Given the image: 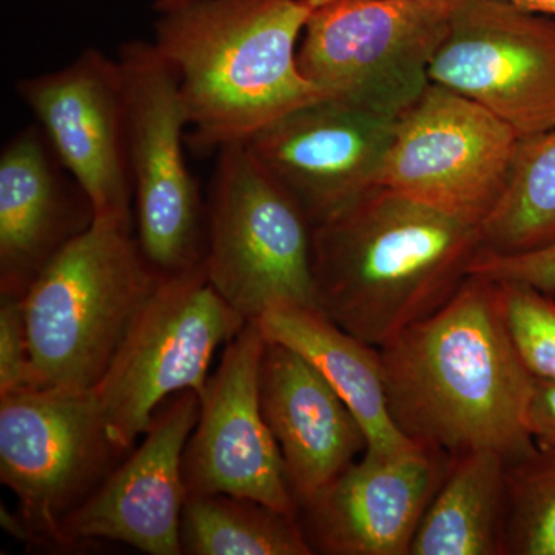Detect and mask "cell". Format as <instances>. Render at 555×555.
Wrapping results in <instances>:
<instances>
[{
    "mask_svg": "<svg viewBox=\"0 0 555 555\" xmlns=\"http://www.w3.org/2000/svg\"><path fill=\"white\" fill-rule=\"evenodd\" d=\"M379 352L387 406L409 440L451 456L488 449L507 465L535 451L526 422L534 375L511 337L499 281L467 276Z\"/></svg>",
    "mask_w": 555,
    "mask_h": 555,
    "instance_id": "cell-1",
    "label": "cell"
},
{
    "mask_svg": "<svg viewBox=\"0 0 555 555\" xmlns=\"http://www.w3.org/2000/svg\"><path fill=\"white\" fill-rule=\"evenodd\" d=\"M480 251L478 225L375 185L313 225L318 305L382 347L443 308Z\"/></svg>",
    "mask_w": 555,
    "mask_h": 555,
    "instance_id": "cell-2",
    "label": "cell"
},
{
    "mask_svg": "<svg viewBox=\"0 0 555 555\" xmlns=\"http://www.w3.org/2000/svg\"><path fill=\"white\" fill-rule=\"evenodd\" d=\"M155 11L153 46L177 73L198 155L327 98L298 67L306 0H155Z\"/></svg>",
    "mask_w": 555,
    "mask_h": 555,
    "instance_id": "cell-3",
    "label": "cell"
},
{
    "mask_svg": "<svg viewBox=\"0 0 555 555\" xmlns=\"http://www.w3.org/2000/svg\"><path fill=\"white\" fill-rule=\"evenodd\" d=\"M160 280L130 229L93 222L62 248L22 297L36 385L93 389Z\"/></svg>",
    "mask_w": 555,
    "mask_h": 555,
    "instance_id": "cell-4",
    "label": "cell"
},
{
    "mask_svg": "<svg viewBox=\"0 0 555 555\" xmlns=\"http://www.w3.org/2000/svg\"><path fill=\"white\" fill-rule=\"evenodd\" d=\"M206 210L204 268L233 309L247 320L281 308L321 310L312 270V222L246 142L219 150Z\"/></svg>",
    "mask_w": 555,
    "mask_h": 555,
    "instance_id": "cell-5",
    "label": "cell"
},
{
    "mask_svg": "<svg viewBox=\"0 0 555 555\" xmlns=\"http://www.w3.org/2000/svg\"><path fill=\"white\" fill-rule=\"evenodd\" d=\"M247 321L215 291L204 266L163 276L93 387L113 444L122 452L133 448L170 397L184 390L201 397L218 347Z\"/></svg>",
    "mask_w": 555,
    "mask_h": 555,
    "instance_id": "cell-6",
    "label": "cell"
},
{
    "mask_svg": "<svg viewBox=\"0 0 555 555\" xmlns=\"http://www.w3.org/2000/svg\"><path fill=\"white\" fill-rule=\"evenodd\" d=\"M129 160L139 246L160 276L206 261L207 210L184 153L188 109L173 67L153 42L122 43Z\"/></svg>",
    "mask_w": 555,
    "mask_h": 555,
    "instance_id": "cell-7",
    "label": "cell"
},
{
    "mask_svg": "<svg viewBox=\"0 0 555 555\" xmlns=\"http://www.w3.org/2000/svg\"><path fill=\"white\" fill-rule=\"evenodd\" d=\"M448 28L414 0H332L310 11L298 67L327 98L398 119L429 86Z\"/></svg>",
    "mask_w": 555,
    "mask_h": 555,
    "instance_id": "cell-8",
    "label": "cell"
},
{
    "mask_svg": "<svg viewBox=\"0 0 555 555\" xmlns=\"http://www.w3.org/2000/svg\"><path fill=\"white\" fill-rule=\"evenodd\" d=\"M126 454L109 440L93 389L30 387L0 397V480L28 540L61 546V525Z\"/></svg>",
    "mask_w": 555,
    "mask_h": 555,
    "instance_id": "cell-9",
    "label": "cell"
},
{
    "mask_svg": "<svg viewBox=\"0 0 555 555\" xmlns=\"http://www.w3.org/2000/svg\"><path fill=\"white\" fill-rule=\"evenodd\" d=\"M520 142L494 113L430 82L397 119L378 185L481 229L505 195Z\"/></svg>",
    "mask_w": 555,
    "mask_h": 555,
    "instance_id": "cell-10",
    "label": "cell"
},
{
    "mask_svg": "<svg viewBox=\"0 0 555 555\" xmlns=\"http://www.w3.org/2000/svg\"><path fill=\"white\" fill-rule=\"evenodd\" d=\"M430 82L531 138L555 129V21L506 0H466L449 17Z\"/></svg>",
    "mask_w": 555,
    "mask_h": 555,
    "instance_id": "cell-11",
    "label": "cell"
},
{
    "mask_svg": "<svg viewBox=\"0 0 555 555\" xmlns=\"http://www.w3.org/2000/svg\"><path fill=\"white\" fill-rule=\"evenodd\" d=\"M16 93L89 196L94 222L133 230L129 115L119 62L87 49L56 72L21 79Z\"/></svg>",
    "mask_w": 555,
    "mask_h": 555,
    "instance_id": "cell-12",
    "label": "cell"
},
{
    "mask_svg": "<svg viewBox=\"0 0 555 555\" xmlns=\"http://www.w3.org/2000/svg\"><path fill=\"white\" fill-rule=\"evenodd\" d=\"M268 339L248 320L225 345L201 393L198 422L182 455L188 495L246 496L298 516L283 456L259 403V367Z\"/></svg>",
    "mask_w": 555,
    "mask_h": 555,
    "instance_id": "cell-13",
    "label": "cell"
},
{
    "mask_svg": "<svg viewBox=\"0 0 555 555\" xmlns=\"http://www.w3.org/2000/svg\"><path fill=\"white\" fill-rule=\"evenodd\" d=\"M199 409L195 390L164 401L141 447L62 521L61 546L102 539L150 555H181V517L188 500L182 455Z\"/></svg>",
    "mask_w": 555,
    "mask_h": 555,
    "instance_id": "cell-14",
    "label": "cell"
},
{
    "mask_svg": "<svg viewBox=\"0 0 555 555\" xmlns=\"http://www.w3.org/2000/svg\"><path fill=\"white\" fill-rule=\"evenodd\" d=\"M396 122L324 98L287 113L246 144L315 225L378 185Z\"/></svg>",
    "mask_w": 555,
    "mask_h": 555,
    "instance_id": "cell-15",
    "label": "cell"
},
{
    "mask_svg": "<svg viewBox=\"0 0 555 555\" xmlns=\"http://www.w3.org/2000/svg\"><path fill=\"white\" fill-rule=\"evenodd\" d=\"M451 460L420 444L382 459L364 454L298 506L313 554L409 555Z\"/></svg>",
    "mask_w": 555,
    "mask_h": 555,
    "instance_id": "cell-16",
    "label": "cell"
},
{
    "mask_svg": "<svg viewBox=\"0 0 555 555\" xmlns=\"http://www.w3.org/2000/svg\"><path fill=\"white\" fill-rule=\"evenodd\" d=\"M93 222L89 196L39 124L14 134L0 153V297H24Z\"/></svg>",
    "mask_w": 555,
    "mask_h": 555,
    "instance_id": "cell-17",
    "label": "cell"
},
{
    "mask_svg": "<svg viewBox=\"0 0 555 555\" xmlns=\"http://www.w3.org/2000/svg\"><path fill=\"white\" fill-rule=\"evenodd\" d=\"M259 403L298 506L366 452L363 427L334 387L305 357L281 343L266 346Z\"/></svg>",
    "mask_w": 555,
    "mask_h": 555,
    "instance_id": "cell-18",
    "label": "cell"
},
{
    "mask_svg": "<svg viewBox=\"0 0 555 555\" xmlns=\"http://www.w3.org/2000/svg\"><path fill=\"white\" fill-rule=\"evenodd\" d=\"M257 323L268 341L294 349L334 387L363 427L364 454L382 459L418 447L390 416L379 347L349 334L318 309H273Z\"/></svg>",
    "mask_w": 555,
    "mask_h": 555,
    "instance_id": "cell-19",
    "label": "cell"
},
{
    "mask_svg": "<svg viewBox=\"0 0 555 555\" xmlns=\"http://www.w3.org/2000/svg\"><path fill=\"white\" fill-rule=\"evenodd\" d=\"M506 467L488 449L452 456L409 555H505Z\"/></svg>",
    "mask_w": 555,
    "mask_h": 555,
    "instance_id": "cell-20",
    "label": "cell"
},
{
    "mask_svg": "<svg viewBox=\"0 0 555 555\" xmlns=\"http://www.w3.org/2000/svg\"><path fill=\"white\" fill-rule=\"evenodd\" d=\"M181 546L189 555H313L298 516L229 494L188 495Z\"/></svg>",
    "mask_w": 555,
    "mask_h": 555,
    "instance_id": "cell-21",
    "label": "cell"
},
{
    "mask_svg": "<svg viewBox=\"0 0 555 555\" xmlns=\"http://www.w3.org/2000/svg\"><path fill=\"white\" fill-rule=\"evenodd\" d=\"M480 232L488 254H525L554 243L555 129L521 139L509 185Z\"/></svg>",
    "mask_w": 555,
    "mask_h": 555,
    "instance_id": "cell-22",
    "label": "cell"
},
{
    "mask_svg": "<svg viewBox=\"0 0 555 555\" xmlns=\"http://www.w3.org/2000/svg\"><path fill=\"white\" fill-rule=\"evenodd\" d=\"M505 555H555V447L506 467Z\"/></svg>",
    "mask_w": 555,
    "mask_h": 555,
    "instance_id": "cell-23",
    "label": "cell"
},
{
    "mask_svg": "<svg viewBox=\"0 0 555 555\" xmlns=\"http://www.w3.org/2000/svg\"><path fill=\"white\" fill-rule=\"evenodd\" d=\"M511 337L535 378L555 382V301L529 284L499 281Z\"/></svg>",
    "mask_w": 555,
    "mask_h": 555,
    "instance_id": "cell-24",
    "label": "cell"
},
{
    "mask_svg": "<svg viewBox=\"0 0 555 555\" xmlns=\"http://www.w3.org/2000/svg\"><path fill=\"white\" fill-rule=\"evenodd\" d=\"M38 387L22 298L0 297V397Z\"/></svg>",
    "mask_w": 555,
    "mask_h": 555,
    "instance_id": "cell-25",
    "label": "cell"
},
{
    "mask_svg": "<svg viewBox=\"0 0 555 555\" xmlns=\"http://www.w3.org/2000/svg\"><path fill=\"white\" fill-rule=\"evenodd\" d=\"M470 275L494 281H517L554 295L555 241L545 247L517 255H495L481 250L470 268Z\"/></svg>",
    "mask_w": 555,
    "mask_h": 555,
    "instance_id": "cell-26",
    "label": "cell"
},
{
    "mask_svg": "<svg viewBox=\"0 0 555 555\" xmlns=\"http://www.w3.org/2000/svg\"><path fill=\"white\" fill-rule=\"evenodd\" d=\"M526 422L537 447H555V382L553 379L534 377Z\"/></svg>",
    "mask_w": 555,
    "mask_h": 555,
    "instance_id": "cell-27",
    "label": "cell"
},
{
    "mask_svg": "<svg viewBox=\"0 0 555 555\" xmlns=\"http://www.w3.org/2000/svg\"><path fill=\"white\" fill-rule=\"evenodd\" d=\"M332 2V0H306V3L310 9L323 5V3ZM416 3L427 7V9L437 11V13L444 14V16L451 17L466 0H414Z\"/></svg>",
    "mask_w": 555,
    "mask_h": 555,
    "instance_id": "cell-28",
    "label": "cell"
},
{
    "mask_svg": "<svg viewBox=\"0 0 555 555\" xmlns=\"http://www.w3.org/2000/svg\"><path fill=\"white\" fill-rule=\"evenodd\" d=\"M520 9L534 11V13L555 16V0H506Z\"/></svg>",
    "mask_w": 555,
    "mask_h": 555,
    "instance_id": "cell-29",
    "label": "cell"
}]
</instances>
